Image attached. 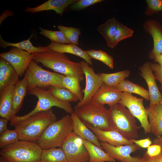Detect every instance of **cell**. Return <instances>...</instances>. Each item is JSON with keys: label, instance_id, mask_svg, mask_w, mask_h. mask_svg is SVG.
<instances>
[{"label": "cell", "instance_id": "cell-1", "mask_svg": "<svg viewBox=\"0 0 162 162\" xmlns=\"http://www.w3.org/2000/svg\"><path fill=\"white\" fill-rule=\"evenodd\" d=\"M32 56L36 62L58 73L75 78L80 82L84 80L80 63L71 61L64 53L50 51L33 53Z\"/></svg>", "mask_w": 162, "mask_h": 162}, {"label": "cell", "instance_id": "cell-2", "mask_svg": "<svg viewBox=\"0 0 162 162\" xmlns=\"http://www.w3.org/2000/svg\"><path fill=\"white\" fill-rule=\"evenodd\" d=\"M52 109L36 113L15 126L19 140L37 142L46 128L56 120Z\"/></svg>", "mask_w": 162, "mask_h": 162}, {"label": "cell", "instance_id": "cell-3", "mask_svg": "<svg viewBox=\"0 0 162 162\" xmlns=\"http://www.w3.org/2000/svg\"><path fill=\"white\" fill-rule=\"evenodd\" d=\"M43 149L37 142L20 140L1 149L6 162H40Z\"/></svg>", "mask_w": 162, "mask_h": 162}, {"label": "cell", "instance_id": "cell-4", "mask_svg": "<svg viewBox=\"0 0 162 162\" xmlns=\"http://www.w3.org/2000/svg\"><path fill=\"white\" fill-rule=\"evenodd\" d=\"M73 132L71 118L66 115L49 126L37 143L43 149L61 147L67 136Z\"/></svg>", "mask_w": 162, "mask_h": 162}, {"label": "cell", "instance_id": "cell-5", "mask_svg": "<svg viewBox=\"0 0 162 162\" xmlns=\"http://www.w3.org/2000/svg\"><path fill=\"white\" fill-rule=\"evenodd\" d=\"M110 122L115 130L128 140L139 137L135 117L125 106L118 104L110 106Z\"/></svg>", "mask_w": 162, "mask_h": 162}, {"label": "cell", "instance_id": "cell-6", "mask_svg": "<svg viewBox=\"0 0 162 162\" xmlns=\"http://www.w3.org/2000/svg\"><path fill=\"white\" fill-rule=\"evenodd\" d=\"M74 110V113L85 124L105 131L112 130L110 122L109 109L104 105L92 100Z\"/></svg>", "mask_w": 162, "mask_h": 162}, {"label": "cell", "instance_id": "cell-7", "mask_svg": "<svg viewBox=\"0 0 162 162\" xmlns=\"http://www.w3.org/2000/svg\"><path fill=\"white\" fill-rule=\"evenodd\" d=\"M65 76L45 70L32 60L24 74L28 91L36 88L46 90L51 86L64 87L62 80Z\"/></svg>", "mask_w": 162, "mask_h": 162}, {"label": "cell", "instance_id": "cell-8", "mask_svg": "<svg viewBox=\"0 0 162 162\" xmlns=\"http://www.w3.org/2000/svg\"><path fill=\"white\" fill-rule=\"evenodd\" d=\"M31 94L35 96L38 100L34 108L28 113L21 116H15L10 121V125L15 126L18 122L39 112L45 111L56 106L70 114L74 110L69 102L60 101L55 98L47 90L36 88L28 91Z\"/></svg>", "mask_w": 162, "mask_h": 162}, {"label": "cell", "instance_id": "cell-9", "mask_svg": "<svg viewBox=\"0 0 162 162\" xmlns=\"http://www.w3.org/2000/svg\"><path fill=\"white\" fill-rule=\"evenodd\" d=\"M118 104L127 108L132 114L136 118L141 124V127L146 134L151 132L147 111L143 104V99L133 96L131 93L123 92Z\"/></svg>", "mask_w": 162, "mask_h": 162}, {"label": "cell", "instance_id": "cell-10", "mask_svg": "<svg viewBox=\"0 0 162 162\" xmlns=\"http://www.w3.org/2000/svg\"><path fill=\"white\" fill-rule=\"evenodd\" d=\"M61 148L69 162H87L89 161V156L82 139L74 132L67 136Z\"/></svg>", "mask_w": 162, "mask_h": 162}, {"label": "cell", "instance_id": "cell-11", "mask_svg": "<svg viewBox=\"0 0 162 162\" xmlns=\"http://www.w3.org/2000/svg\"><path fill=\"white\" fill-rule=\"evenodd\" d=\"M86 79V87L82 90V99L79 101L74 109L77 108L92 100L93 96L104 83L98 74H96L93 68L85 61L80 62Z\"/></svg>", "mask_w": 162, "mask_h": 162}, {"label": "cell", "instance_id": "cell-12", "mask_svg": "<svg viewBox=\"0 0 162 162\" xmlns=\"http://www.w3.org/2000/svg\"><path fill=\"white\" fill-rule=\"evenodd\" d=\"M100 143L104 151L115 160L121 162H143L142 158L132 157L130 155L141 148L135 143L117 146L105 142L100 141Z\"/></svg>", "mask_w": 162, "mask_h": 162}, {"label": "cell", "instance_id": "cell-13", "mask_svg": "<svg viewBox=\"0 0 162 162\" xmlns=\"http://www.w3.org/2000/svg\"><path fill=\"white\" fill-rule=\"evenodd\" d=\"M0 56L8 62L20 77L25 74L32 60L31 53L13 47L8 51L1 53Z\"/></svg>", "mask_w": 162, "mask_h": 162}, {"label": "cell", "instance_id": "cell-14", "mask_svg": "<svg viewBox=\"0 0 162 162\" xmlns=\"http://www.w3.org/2000/svg\"><path fill=\"white\" fill-rule=\"evenodd\" d=\"M141 76L145 80L148 87L150 95V105L162 102V95L156 81V78L150 62H147L139 67Z\"/></svg>", "mask_w": 162, "mask_h": 162}, {"label": "cell", "instance_id": "cell-15", "mask_svg": "<svg viewBox=\"0 0 162 162\" xmlns=\"http://www.w3.org/2000/svg\"><path fill=\"white\" fill-rule=\"evenodd\" d=\"M143 27L153 38V48L149 52V57L154 59L156 56L162 53V26L156 20L148 19L144 23Z\"/></svg>", "mask_w": 162, "mask_h": 162}, {"label": "cell", "instance_id": "cell-16", "mask_svg": "<svg viewBox=\"0 0 162 162\" xmlns=\"http://www.w3.org/2000/svg\"><path fill=\"white\" fill-rule=\"evenodd\" d=\"M122 93L116 87L109 86L104 83L92 100L102 105L107 104L110 106L118 103Z\"/></svg>", "mask_w": 162, "mask_h": 162}, {"label": "cell", "instance_id": "cell-17", "mask_svg": "<svg viewBox=\"0 0 162 162\" xmlns=\"http://www.w3.org/2000/svg\"><path fill=\"white\" fill-rule=\"evenodd\" d=\"M86 125L95 135L100 142H106L115 146L134 143L115 130L105 131L89 125Z\"/></svg>", "mask_w": 162, "mask_h": 162}, {"label": "cell", "instance_id": "cell-18", "mask_svg": "<svg viewBox=\"0 0 162 162\" xmlns=\"http://www.w3.org/2000/svg\"><path fill=\"white\" fill-rule=\"evenodd\" d=\"M19 76L14 67L6 60L0 58V93L19 80Z\"/></svg>", "mask_w": 162, "mask_h": 162}, {"label": "cell", "instance_id": "cell-19", "mask_svg": "<svg viewBox=\"0 0 162 162\" xmlns=\"http://www.w3.org/2000/svg\"><path fill=\"white\" fill-rule=\"evenodd\" d=\"M151 132L158 136L162 135V102L149 105L146 108Z\"/></svg>", "mask_w": 162, "mask_h": 162}, {"label": "cell", "instance_id": "cell-20", "mask_svg": "<svg viewBox=\"0 0 162 162\" xmlns=\"http://www.w3.org/2000/svg\"><path fill=\"white\" fill-rule=\"evenodd\" d=\"M45 47L51 51L62 53H68L75 55L83 59L89 65H92L93 64L92 58L86 51L83 50L76 45L51 42L50 44Z\"/></svg>", "mask_w": 162, "mask_h": 162}, {"label": "cell", "instance_id": "cell-21", "mask_svg": "<svg viewBox=\"0 0 162 162\" xmlns=\"http://www.w3.org/2000/svg\"><path fill=\"white\" fill-rule=\"evenodd\" d=\"M77 0H49L34 8L27 7L25 11L32 13L41 11L53 10L62 16L67 7L72 5Z\"/></svg>", "mask_w": 162, "mask_h": 162}, {"label": "cell", "instance_id": "cell-22", "mask_svg": "<svg viewBox=\"0 0 162 162\" xmlns=\"http://www.w3.org/2000/svg\"><path fill=\"white\" fill-rule=\"evenodd\" d=\"M73 122V132L82 139L90 141L102 148L95 135L79 118L74 112L70 115Z\"/></svg>", "mask_w": 162, "mask_h": 162}, {"label": "cell", "instance_id": "cell-23", "mask_svg": "<svg viewBox=\"0 0 162 162\" xmlns=\"http://www.w3.org/2000/svg\"><path fill=\"white\" fill-rule=\"evenodd\" d=\"M14 86H10L0 93V116L10 121L16 116L12 109Z\"/></svg>", "mask_w": 162, "mask_h": 162}, {"label": "cell", "instance_id": "cell-24", "mask_svg": "<svg viewBox=\"0 0 162 162\" xmlns=\"http://www.w3.org/2000/svg\"><path fill=\"white\" fill-rule=\"evenodd\" d=\"M120 22L113 17L98 26L97 28V31L105 39L107 46L112 49L115 48L114 39Z\"/></svg>", "mask_w": 162, "mask_h": 162}, {"label": "cell", "instance_id": "cell-25", "mask_svg": "<svg viewBox=\"0 0 162 162\" xmlns=\"http://www.w3.org/2000/svg\"><path fill=\"white\" fill-rule=\"evenodd\" d=\"M83 142L89 156L90 162H114L115 160L102 148L92 142L82 139Z\"/></svg>", "mask_w": 162, "mask_h": 162}, {"label": "cell", "instance_id": "cell-26", "mask_svg": "<svg viewBox=\"0 0 162 162\" xmlns=\"http://www.w3.org/2000/svg\"><path fill=\"white\" fill-rule=\"evenodd\" d=\"M32 37L31 35L27 40H24L18 43H13L5 41L0 35V46L3 48H5L8 46L15 47L25 50L30 53L35 52L50 51L45 46H34L30 41V39Z\"/></svg>", "mask_w": 162, "mask_h": 162}, {"label": "cell", "instance_id": "cell-27", "mask_svg": "<svg viewBox=\"0 0 162 162\" xmlns=\"http://www.w3.org/2000/svg\"><path fill=\"white\" fill-rule=\"evenodd\" d=\"M122 92L137 94L147 100H150L148 91L128 80H124L116 87Z\"/></svg>", "mask_w": 162, "mask_h": 162}, {"label": "cell", "instance_id": "cell-28", "mask_svg": "<svg viewBox=\"0 0 162 162\" xmlns=\"http://www.w3.org/2000/svg\"><path fill=\"white\" fill-rule=\"evenodd\" d=\"M130 73L129 70H126L114 73H101L98 74L106 85L109 86L116 87L129 76Z\"/></svg>", "mask_w": 162, "mask_h": 162}, {"label": "cell", "instance_id": "cell-29", "mask_svg": "<svg viewBox=\"0 0 162 162\" xmlns=\"http://www.w3.org/2000/svg\"><path fill=\"white\" fill-rule=\"evenodd\" d=\"M40 162H69L61 147L43 149Z\"/></svg>", "mask_w": 162, "mask_h": 162}, {"label": "cell", "instance_id": "cell-30", "mask_svg": "<svg viewBox=\"0 0 162 162\" xmlns=\"http://www.w3.org/2000/svg\"><path fill=\"white\" fill-rule=\"evenodd\" d=\"M48 90L57 99L64 102L78 101V98L67 88L64 87L51 86Z\"/></svg>", "mask_w": 162, "mask_h": 162}, {"label": "cell", "instance_id": "cell-31", "mask_svg": "<svg viewBox=\"0 0 162 162\" xmlns=\"http://www.w3.org/2000/svg\"><path fill=\"white\" fill-rule=\"evenodd\" d=\"M80 82L79 80L75 78L65 76L62 80L63 86L75 95L78 98L79 101L82 99L83 97Z\"/></svg>", "mask_w": 162, "mask_h": 162}, {"label": "cell", "instance_id": "cell-32", "mask_svg": "<svg viewBox=\"0 0 162 162\" xmlns=\"http://www.w3.org/2000/svg\"><path fill=\"white\" fill-rule=\"evenodd\" d=\"M88 56L91 58L100 61L105 64L110 68H114L113 59L112 56L106 52L101 50L93 49L86 50Z\"/></svg>", "mask_w": 162, "mask_h": 162}, {"label": "cell", "instance_id": "cell-33", "mask_svg": "<svg viewBox=\"0 0 162 162\" xmlns=\"http://www.w3.org/2000/svg\"><path fill=\"white\" fill-rule=\"evenodd\" d=\"M58 28L65 35L70 44L79 45V38L81 34L80 30L78 28L68 27L62 25H58Z\"/></svg>", "mask_w": 162, "mask_h": 162}, {"label": "cell", "instance_id": "cell-34", "mask_svg": "<svg viewBox=\"0 0 162 162\" xmlns=\"http://www.w3.org/2000/svg\"><path fill=\"white\" fill-rule=\"evenodd\" d=\"M40 33L49 38L51 42L61 44H70L60 31H52L39 27Z\"/></svg>", "mask_w": 162, "mask_h": 162}, {"label": "cell", "instance_id": "cell-35", "mask_svg": "<svg viewBox=\"0 0 162 162\" xmlns=\"http://www.w3.org/2000/svg\"><path fill=\"white\" fill-rule=\"evenodd\" d=\"M19 140V135L15 130L8 129L0 136V148L5 147L18 142Z\"/></svg>", "mask_w": 162, "mask_h": 162}, {"label": "cell", "instance_id": "cell-36", "mask_svg": "<svg viewBox=\"0 0 162 162\" xmlns=\"http://www.w3.org/2000/svg\"><path fill=\"white\" fill-rule=\"evenodd\" d=\"M134 33L133 30L120 22L114 39V47L121 40L132 37Z\"/></svg>", "mask_w": 162, "mask_h": 162}, {"label": "cell", "instance_id": "cell-37", "mask_svg": "<svg viewBox=\"0 0 162 162\" xmlns=\"http://www.w3.org/2000/svg\"><path fill=\"white\" fill-rule=\"evenodd\" d=\"M147 5L144 13L148 16H151L153 14L162 11V0H146Z\"/></svg>", "mask_w": 162, "mask_h": 162}, {"label": "cell", "instance_id": "cell-38", "mask_svg": "<svg viewBox=\"0 0 162 162\" xmlns=\"http://www.w3.org/2000/svg\"><path fill=\"white\" fill-rule=\"evenodd\" d=\"M28 91V84L24 77L19 80L14 85V92L24 98L26 95Z\"/></svg>", "mask_w": 162, "mask_h": 162}, {"label": "cell", "instance_id": "cell-39", "mask_svg": "<svg viewBox=\"0 0 162 162\" xmlns=\"http://www.w3.org/2000/svg\"><path fill=\"white\" fill-rule=\"evenodd\" d=\"M103 0H79L71 5L70 8L73 10H80L97 3Z\"/></svg>", "mask_w": 162, "mask_h": 162}, {"label": "cell", "instance_id": "cell-40", "mask_svg": "<svg viewBox=\"0 0 162 162\" xmlns=\"http://www.w3.org/2000/svg\"><path fill=\"white\" fill-rule=\"evenodd\" d=\"M24 98L14 92L13 96L12 109L14 114L19 112L22 106Z\"/></svg>", "mask_w": 162, "mask_h": 162}, {"label": "cell", "instance_id": "cell-41", "mask_svg": "<svg viewBox=\"0 0 162 162\" xmlns=\"http://www.w3.org/2000/svg\"><path fill=\"white\" fill-rule=\"evenodd\" d=\"M156 79L161 84L162 87V66L158 63H150Z\"/></svg>", "mask_w": 162, "mask_h": 162}, {"label": "cell", "instance_id": "cell-42", "mask_svg": "<svg viewBox=\"0 0 162 162\" xmlns=\"http://www.w3.org/2000/svg\"><path fill=\"white\" fill-rule=\"evenodd\" d=\"M162 152V148L159 145L154 144L147 148L145 154L148 156L152 157L160 154Z\"/></svg>", "mask_w": 162, "mask_h": 162}, {"label": "cell", "instance_id": "cell-43", "mask_svg": "<svg viewBox=\"0 0 162 162\" xmlns=\"http://www.w3.org/2000/svg\"><path fill=\"white\" fill-rule=\"evenodd\" d=\"M130 140L140 148H148L151 145L152 143V141L148 137L145 139L140 140L134 139Z\"/></svg>", "mask_w": 162, "mask_h": 162}, {"label": "cell", "instance_id": "cell-44", "mask_svg": "<svg viewBox=\"0 0 162 162\" xmlns=\"http://www.w3.org/2000/svg\"><path fill=\"white\" fill-rule=\"evenodd\" d=\"M142 158L143 162H162V152L159 155L152 157L148 156L145 154Z\"/></svg>", "mask_w": 162, "mask_h": 162}, {"label": "cell", "instance_id": "cell-45", "mask_svg": "<svg viewBox=\"0 0 162 162\" xmlns=\"http://www.w3.org/2000/svg\"><path fill=\"white\" fill-rule=\"evenodd\" d=\"M8 121L5 118H0V135L8 129L7 125Z\"/></svg>", "mask_w": 162, "mask_h": 162}, {"label": "cell", "instance_id": "cell-46", "mask_svg": "<svg viewBox=\"0 0 162 162\" xmlns=\"http://www.w3.org/2000/svg\"><path fill=\"white\" fill-rule=\"evenodd\" d=\"M154 59L155 62L162 66V53L156 56Z\"/></svg>", "mask_w": 162, "mask_h": 162}, {"label": "cell", "instance_id": "cell-47", "mask_svg": "<svg viewBox=\"0 0 162 162\" xmlns=\"http://www.w3.org/2000/svg\"><path fill=\"white\" fill-rule=\"evenodd\" d=\"M153 143L160 145L162 148V136H158L155 138L153 140Z\"/></svg>", "mask_w": 162, "mask_h": 162}, {"label": "cell", "instance_id": "cell-48", "mask_svg": "<svg viewBox=\"0 0 162 162\" xmlns=\"http://www.w3.org/2000/svg\"><path fill=\"white\" fill-rule=\"evenodd\" d=\"M0 162H6L2 158L0 157Z\"/></svg>", "mask_w": 162, "mask_h": 162}, {"label": "cell", "instance_id": "cell-49", "mask_svg": "<svg viewBox=\"0 0 162 162\" xmlns=\"http://www.w3.org/2000/svg\"><path fill=\"white\" fill-rule=\"evenodd\" d=\"M160 89L162 91V87L161 86L160 88Z\"/></svg>", "mask_w": 162, "mask_h": 162}]
</instances>
